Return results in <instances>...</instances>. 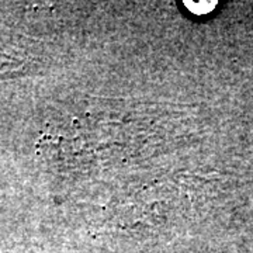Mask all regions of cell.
Here are the masks:
<instances>
[{"label":"cell","mask_w":253,"mask_h":253,"mask_svg":"<svg viewBox=\"0 0 253 253\" xmlns=\"http://www.w3.org/2000/svg\"><path fill=\"white\" fill-rule=\"evenodd\" d=\"M183 3L186 4V7L190 11H193L194 14H200V16L210 13L217 4V1H187V0H184Z\"/></svg>","instance_id":"cell-1"}]
</instances>
